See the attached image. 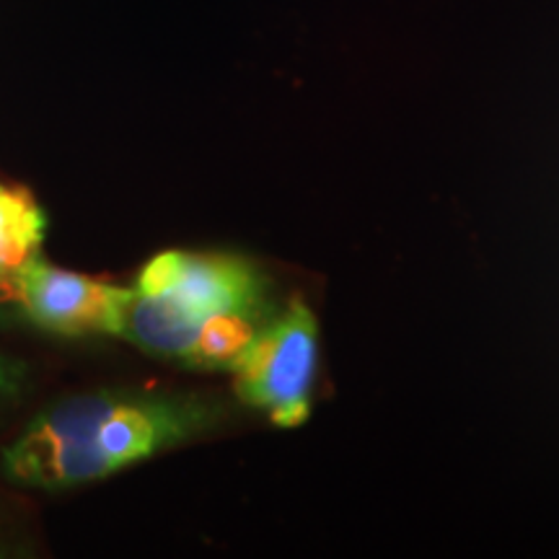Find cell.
<instances>
[{"label": "cell", "instance_id": "6da1fadb", "mask_svg": "<svg viewBox=\"0 0 559 559\" xmlns=\"http://www.w3.org/2000/svg\"><path fill=\"white\" fill-rule=\"evenodd\" d=\"M280 306L247 257L169 249L140 270L117 337L181 366L234 370Z\"/></svg>", "mask_w": 559, "mask_h": 559}, {"label": "cell", "instance_id": "7a4b0ae2", "mask_svg": "<svg viewBox=\"0 0 559 559\" xmlns=\"http://www.w3.org/2000/svg\"><path fill=\"white\" fill-rule=\"evenodd\" d=\"M319 370V324L309 304H283L257 334L234 373L236 400L260 409L277 428H298L311 415Z\"/></svg>", "mask_w": 559, "mask_h": 559}, {"label": "cell", "instance_id": "3957f363", "mask_svg": "<svg viewBox=\"0 0 559 559\" xmlns=\"http://www.w3.org/2000/svg\"><path fill=\"white\" fill-rule=\"evenodd\" d=\"M111 391L68 396L32 419L24 436L0 456L5 477L19 485L66 489L109 477L96 451V425Z\"/></svg>", "mask_w": 559, "mask_h": 559}, {"label": "cell", "instance_id": "277c9868", "mask_svg": "<svg viewBox=\"0 0 559 559\" xmlns=\"http://www.w3.org/2000/svg\"><path fill=\"white\" fill-rule=\"evenodd\" d=\"M19 306L41 330L55 334H117L132 288L102 283L81 272L52 267L34 254L16 270Z\"/></svg>", "mask_w": 559, "mask_h": 559}, {"label": "cell", "instance_id": "5b68a950", "mask_svg": "<svg viewBox=\"0 0 559 559\" xmlns=\"http://www.w3.org/2000/svg\"><path fill=\"white\" fill-rule=\"evenodd\" d=\"M47 215L21 185H0V267L16 272L45 241Z\"/></svg>", "mask_w": 559, "mask_h": 559}, {"label": "cell", "instance_id": "8992f818", "mask_svg": "<svg viewBox=\"0 0 559 559\" xmlns=\"http://www.w3.org/2000/svg\"><path fill=\"white\" fill-rule=\"evenodd\" d=\"M19 275L16 272L0 267V309L19 306Z\"/></svg>", "mask_w": 559, "mask_h": 559}, {"label": "cell", "instance_id": "52a82bcc", "mask_svg": "<svg viewBox=\"0 0 559 559\" xmlns=\"http://www.w3.org/2000/svg\"><path fill=\"white\" fill-rule=\"evenodd\" d=\"M11 386H13V381H11V368H9V362L0 358V391L11 389Z\"/></svg>", "mask_w": 559, "mask_h": 559}]
</instances>
